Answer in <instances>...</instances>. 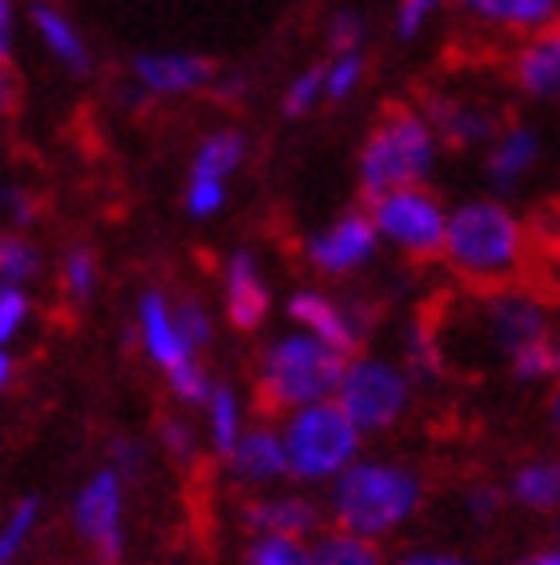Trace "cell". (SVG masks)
Wrapping results in <instances>:
<instances>
[{"label": "cell", "mask_w": 560, "mask_h": 565, "mask_svg": "<svg viewBox=\"0 0 560 565\" xmlns=\"http://www.w3.org/2000/svg\"><path fill=\"white\" fill-rule=\"evenodd\" d=\"M441 257L464 285L488 294V289H513L525 281L532 245H528L525 221L505 201L476 196L449 209Z\"/></svg>", "instance_id": "obj_1"}, {"label": "cell", "mask_w": 560, "mask_h": 565, "mask_svg": "<svg viewBox=\"0 0 560 565\" xmlns=\"http://www.w3.org/2000/svg\"><path fill=\"white\" fill-rule=\"evenodd\" d=\"M424 493H429L424 478L412 466L385 461V457H377V461L356 457L353 466L341 469L329 486V518L336 530L380 542L417 518Z\"/></svg>", "instance_id": "obj_2"}, {"label": "cell", "mask_w": 560, "mask_h": 565, "mask_svg": "<svg viewBox=\"0 0 560 565\" xmlns=\"http://www.w3.org/2000/svg\"><path fill=\"white\" fill-rule=\"evenodd\" d=\"M348 358L316 341L313 333H284L269 341L257 358V405L260 414H292L313 402H329Z\"/></svg>", "instance_id": "obj_3"}, {"label": "cell", "mask_w": 560, "mask_h": 565, "mask_svg": "<svg viewBox=\"0 0 560 565\" xmlns=\"http://www.w3.org/2000/svg\"><path fill=\"white\" fill-rule=\"evenodd\" d=\"M432 164H437V132L424 120V113L392 105L380 113V120L356 152V185L365 201H373L392 189L424 185Z\"/></svg>", "instance_id": "obj_4"}, {"label": "cell", "mask_w": 560, "mask_h": 565, "mask_svg": "<svg viewBox=\"0 0 560 565\" xmlns=\"http://www.w3.org/2000/svg\"><path fill=\"white\" fill-rule=\"evenodd\" d=\"M360 437L365 434L348 422V414L333 397L304 405V409H292L284 417V425H280L289 478L304 481V486L333 481L341 469H348L360 457Z\"/></svg>", "instance_id": "obj_5"}, {"label": "cell", "mask_w": 560, "mask_h": 565, "mask_svg": "<svg viewBox=\"0 0 560 565\" xmlns=\"http://www.w3.org/2000/svg\"><path fill=\"white\" fill-rule=\"evenodd\" d=\"M333 402L345 409L360 434H385L409 414L412 377L385 358H348Z\"/></svg>", "instance_id": "obj_6"}, {"label": "cell", "mask_w": 560, "mask_h": 565, "mask_svg": "<svg viewBox=\"0 0 560 565\" xmlns=\"http://www.w3.org/2000/svg\"><path fill=\"white\" fill-rule=\"evenodd\" d=\"M368 217L377 225V237L388 241L409 262H432L444 249V225L449 209L437 201L424 185L392 189L385 196L368 201Z\"/></svg>", "instance_id": "obj_7"}, {"label": "cell", "mask_w": 560, "mask_h": 565, "mask_svg": "<svg viewBox=\"0 0 560 565\" xmlns=\"http://www.w3.org/2000/svg\"><path fill=\"white\" fill-rule=\"evenodd\" d=\"M473 326L481 329V338H485V353L500 358L505 365H508V358H517L520 349L540 345V341H549V333H552L549 309H545V301H537V294L525 289V285L488 289V294L481 297V305H476Z\"/></svg>", "instance_id": "obj_8"}, {"label": "cell", "mask_w": 560, "mask_h": 565, "mask_svg": "<svg viewBox=\"0 0 560 565\" xmlns=\"http://www.w3.org/2000/svg\"><path fill=\"white\" fill-rule=\"evenodd\" d=\"M125 505H129V481L112 466H100L80 481L73 498V530L85 542V550L100 562H117L125 554Z\"/></svg>", "instance_id": "obj_9"}, {"label": "cell", "mask_w": 560, "mask_h": 565, "mask_svg": "<svg viewBox=\"0 0 560 565\" xmlns=\"http://www.w3.org/2000/svg\"><path fill=\"white\" fill-rule=\"evenodd\" d=\"M377 245L380 237L368 209H345L341 217H333L321 233L304 241V262L321 277H353L356 269H365L373 262Z\"/></svg>", "instance_id": "obj_10"}, {"label": "cell", "mask_w": 560, "mask_h": 565, "mask_svg": "<svg viewBox=\"0 0 560 565\" xmlns=\"http://www.w3.org/2000/svg\"><path fill=\"white\" fill-rule=\"evenodd\" d=\"M132 321H137L140 353L161 370L164 381H173L176 373L201 365V353H196V349L181 338V329H176L173 297L164 294V289H144V294L137 297Z\"/></svg>", "instance_id": "obj_11"}, {"label": "cell", "mask_w": 560, "mask_h": 565, "mask_svg": "<svg viewBox=\"0 0 560 565\" xmlns=\"http://www.w3.org/2000/svg\"><path fill=\"white\" fill-rule=\"evenodd\" d=\"M129 76L140 97H193L201 88H213L216 65L205 53L152 49V53L132 56Z\"/></svg>", "instance_id": "obj_12"}, {"label": "cell", "mask_w": 560, "mask_h": 565, "mask_svg": "<svg viewBox=\"0 0 560 565\" xmlns=\"http://www.w3.org/2000/svg\"><path fill=\"white\" fill-rule=\"evenodd\" d=\"M272 309V294L269 281L260 273V262L252 249H237L228 253L225 262V317L228 326L237 333H252L269 321Z\"/></svg>", "instance_id": "obj_13"}, {"label": "cell", "mask_w": 560, "mask_h": 565, "mask_svg": "<svg viewBox=\"0 0 560 565\" xmlns=\"http://www.w3.org/2000/svg\"><path fill=\"white\" fill-rule=\"evenodd\" d=\"M508 81L532 100H560V17L528 33L508 61Z\"/></svg>", "instance_id": "obj_14"}, {"label": "cell", "mask_w": 560, "mask_h": 565, "mask_svg": "<svg viewBox=\"0 0 560 565\" xmlns=\"http://www.w3.org/2000/svg\"><path fill=\"white\" fill-rule=\"evenodd\" d=\"M24 21H29V29H33L44 53L56 61V68H65L73 76H85L93 68V49H88L80 24L56 0H33L24 9Z\"/></svg>", "instance_id": "obj_15"}, {"label": "cell", "mask_w": 560, "mask_h": 565, "mask_svg": "<svg viewBox=\"0 0 560 565\" xmlns=\"http://www.w3.org/2000/svg\"><path fill=\"white\" fill-rule=\"evenodd\" d=\"M540 152H545L540 132L532 125H525V120H513L508 129H496L493 141H488L485 181L496 193H517L520 181L540 164Z\"/></svg>", "instance_id": "obj_16"}, {"label": "cell", "mask_w": 560, "mask_h": 565, "mask_svg": "<svg viewBox=\"0 0 560 565\" xmlns=\"http://www.w3.org/2000/svg\"><path fill=\"white\" fill-rule=\"evenodd\" d=\"M240 522L252 530V537H313L324 525V510L301 493H272L252 498L240 513Z\"/></svg>", "instance_id": "obj_17"}, {"label": "cell", "mask_w": 560, "mask_h": 565, "mask_svg": "<svg viewBox=\"0 0 560 565\" xmlns=\"http://www.w3.org/2000/svg\"><path fill=\"white\" fill-rule=\"evenodd\" d=\"M420 113H424V120L432 125V132L456 152L488 145L496 132V120L488 117L481 105H473V100H464V97H449V93H429L424 105H420Z\"/></svg>", "instance_id": "obj_18"}, {"label": "cell", "mask_w": 560, "mask_h": 565, "mask_svg": "<svg viewBox=\"0 0 560 565\" xmlns=\"http://www.w3.org/2000/svg\"><path fill=\"white\" fill-rule=\"evenodd\" d=\"M289 317L297 321V329L313 333L316 341H324L329 349L345 353V358H356L360 349V333H356L353 317H348L345 305H336L333 297L316 294V289H304V294L289 297Z\"/></svg>", "instance_id": "obj_19"}, {"label": "cell", "mask_w": 560, "mask_h": 565, "mask_svg": "<svg viewBox=\"0 0 560 565\" xmlns=\"http://www.w3.org/2000/svg\"><path fill=\"white\" fill-rule=\"evenodd\" d=\"M225 466L240 486H272V481L289 478L280 429H272V425H252V429H245L240 441L233 446V454L225 457Z\"/></svg>", "instance_id": "obj_20"}, {"label": "cell", "mask_w": 560, "mask_h": 565, "mask_svg": "<svg viewBox=\"0 0 560 565\" xmlns=\"http://www.w3.org/2000/svg\"><path fill=\"white\" fill-rule=\"evenodd\" d=\"M453 4L464 17L505 33H537L560 17V0H453Z\"/></svg>", "instance_id": "obj_21"}, {"label": "cell", "mask_w": 560, "mask_h": 565, "mask_svg": "<svg viewBox=\"0 0 560 565\" xmlns=\"http://www.w3.org/2000/svg\"><path fill=\"white\" fill-rule=\"evenodd\" d=\"M508 498L528 513L560 510V457H528L508 473Z\"/></svg>", "instance_id": "obj_22"}, {"label": "cell", "mask_w": 560, "mask_h": 565, "mask_svg": "<svg viewBox=\"0 0 560 565\" xmlns=\"http://www.w3.org/2000/svg\"><path fill=\"white\" fill-rule=\"evenodd\" d=\"M248 141L237 129H216L193 149V164H189V181H208V185H228V177L245 164Z\"/></svg>", "instance_id": "obj_23"}, {"label": "cell", "mask_w": 560, "mask_h": 565, "mask_svg": "<svg viewBox=\"0 0 560 565\" xmlns=\"http://www.w3.org/2000/svg\"><path fill=\"white\" fill-rule=\"evenodd\" d=\"M44 269H49V257H44L41 241L29 228L0 225V281L33 289L44 277Z\"/></svg>", "instance_id": "obj_24"}, {"label": "cell", "mask_w": 560, "mask_h": 565, "mask_svg": "<svg viewBox=\"0 0 560 565\" xmlns=\"http://www.w3.org/2000/svg\"><path fill=\"white\" fill-rule=\"evenodd\" d=\"M205 425H208V449H213L220 461L233 454V446L245 434V409H240V397L233 385H220L216 381L213 393L205 402Z\"/></svg>", "instance_id": "obj_25"}, {"label": "cell", "mask_w": 560, "mask_h": 565, "mask_svg": "<svg viewBox=\"0 0 560 565\" xmlns=\"http://www.w3.org/2000/svg\"><path fill=\"white\" fill-rule=\"evenodd\" d=\"M44 522V501L41 498H17L9 510L0 513V565H17L29 545L36 542Z\"/></svg>", "instance_id": "obj_26"}, {"label": "cell", "mask_w": 560, "mask_h": 565, "mask_svg": "<svg viewBox=\"0 0 560 565\" xmlns=\"http://www.w3.org/2000/svg\"><path fill=\"white\" fill-rule=\"evenodd\" d=\"M56 289L68 305H88L100 289V257L88 245H68L56 262Z\"/></svg>", "instance_id": "obj_27"}, {"label": "cell", "mask_w": 560, "mask_h": 565, "mask_svg": "<svg viewBox=\"0 0 560 565\" xmlns=\"http://www.w3.org/2000/svg\"><path fill=\"white\" fill-rule=\"evenodd\" d=\"M313 565H385V554L373 537L348 530H321L313 545Z\"/></svg>", "instance_id": "obj_28"}, {"label": "cell", "mask_w": 560, "mask_h": 565, "mask_svg": "<svg viewBox=\"0 0 560 565\" xmlns=\"http://www.w3.org/2000/svg\"><path fill=\"white\" fill-rule=\"evenodd\" d=\"M405 361H409V377H441L449 370V358H444L441 345V329L437 321H412L405 329Z\"/></svg>", "instance_id": "obj_29"}, {"label": "cell", "mask_w": 560, "mask_h": 565, "mask_svg": "<svg viewBox=\"0 0 560 565\" xmlns=\"http://www.w3.org/2000/svg\"><path fill=\"white\" fill-rule=\"evenodd\" d=\"M36 301L24 285L0 281V349H17V341L33 329Z\"/></svg>", "instance_id": "obj_30"}, {"label": "cell", "mask_w": 560, "mask_h": 565, "mask_svg": "<svg viewBox=\"0 0 560 565\" xmlns=\"http://www.w3.org/2000/svg\"><path fill=\"white\" fill-rule=\"evenodd\" d=\"M245 565H313V545L301 537H257L248 545Z\"/></svg>", "instance_id": "obj_31"}, {"label": "cell", "mask_w": 560, "mask_h": 565, "mask_svg": "<svg viewBox=\"0 0 560 565\" xmlns=\"http://www.w3.org/2000/svg\"><path fill=\"white\" fill-rule=\"evenodd\" d=\"M324 68V100H333V105H341V100H348L360 88V81H365V56L360 53H336Z\"/></svg>", "instance_id": "obj_32"}, {"label": "cell", "mask_w": 560, "mask_h": 565, "mask_svg": "<svg viewBox=\"0 0 560 565\" xmlns=\"http://www.w3.org/2000/svg\"><path fill=\"white\" fill-rule=\"evenodd\" d=\"M324 100V68H304L301 76H292V85L284 88V97H280V113L289 120H301L316 109Z\"/></svg>", "instance_id": "obj_33"}, {"label": "cell", "mask_w": 560, "mask_h": 565, "mask_svg": "<svg viewBox=\"0 0 560 565\" xmlns=\"http://www.w3.org/2000/svg\"><path fill=\"white\" fill-rule=\"evenodd\" d=\"M173 313H176V329H181V338L189 341L196 353L213 345L216 326H213V313H208L205 301H196V297H181V301H173Z\"/></svg>", "instance_id": "obj_34"}, {"label": "cell", "mask_w": 560, "mask_h": 565, "mask_svg": "<svg viewBox=\"0 0 560 565\" xmlns=\"http://www.w3.org/2000/svg\"><path fill=\"white\" fill-rule=\"evenodd\" d=\"M157 441H161L164 454L173 457V461H181V466H193L196 454H201V434H196L193 422H184V417H161Z\"/></svg>", "instance_id": "obj_35"}, {"label": "cell", "mask_w": 560, "mask_h": 565, "mask_svg": "<svg viewBox=\"0 0 560 565\" xmlns=\"http://www.w3.org/2000/svg\"><path fill=\"white\" fill-rule=\"evenodd\" d=\"M324 41L329 49L336 53H360V44H365V17L353 9H341L329 17V29H324Z\"/></svg>", "instance_id": "obj_36"}, {"label": "cell", "mask_w": 560, "mask_h": 565, "mask_svg": "<svg viewBox=\"0 0 560 565\" xmlns=\"http://www.w3.org/2000/svg\"><path fill=\"white\" fill-rule=\"evenodd\" d=\"M505 498L508 493L493 481H473L469 490H464V513L473 518V525H488L496 513L505 510Z\"/></svg>", "instance_id": "obj_37"}, {"label": "cell", "mask_w": 560, "mask_h": 565, "mask_svg": "<svg viewBox=\"0 0 560 565\" xmlns=\"http://www.w3.org/2000/svg\"><path fill=\"white\" fill-rule=\"evenodd\" d=\"M508 373H513L520 385H532V381H552L549 341H540V345H528V349H520L517 358H508Z\"/></svg>", "instance_id": "obj_38"}, {"label": "cell", "mask_w": 560, "mask_h": 565, "mask_svg": "<svg viewBox=\"0 0 560 565\" xmlns=\"http://www.w3.org/2000/svg\"><path fill=\"white\" fill-rule=\"evenodd\" d=\"M444 0H397V17H392V29H397L400 41H412V36L424 33V24L437 17Z\"/></svg>", "instance_id": "obj_39"}, {"label": "cell", "mask_w": 560, "mask_h": 565, "mask_svg": "<svg viewBox=\"0 0 560 565\" xmlns=\"http://www.w3.org/2000/svg\"><path fill=\"white\" fill-rule=\"evenodd\" d=\"M0 217L9 221V225H17V228H33L36 221H41V196H36L33 189L12 185L9 189V201H4V213H0Z\"/></svg>", "instance_id": "obj_40"}, {"label": "cell", "mask_w": 560, "mask_h": 565, "mask_svg": "<svg viewBox=\"0 0 560 565\" xmlns=\"http://www.w3.org/2000/svg\"><path fill=\"white\" fill-rule=\"evenodd\" d=\"M17 41H21V0H0V61L12 65Z\"/></svg>", "instance_id": "obj_41"}, {"label": "cell", "mask_w": 560, "mask_h": 565, "mask_svg": "<svg viewBox=\"0 0 560 565\" xmlns=\"http://www.w3.org/2000/svg\"><path fill=\"white\" fill-rule=\"evenodd\" d=\"M108 466L117 469L120 478L129 481L140 473V466H144V449H140V441H129V437H120V441H112V461Z\"/></svg>", "instance_id": "obj_42"}, {"label": "cell", "mask_w": 560, "mask_h": 565, "mask_svg": "<svg viewBox=\"0 0 560 565\" xmlns=\"http://www.w3.org/2000/svg\"><path fill=\"white\" fill-rule=\"evenodd\" d=\"M21 109V76L9 61H0V120H9Z\"/></svg>", "instance_id": "obj_43"}, {"label": "cell", "mask_w": 560, "mask_h": 565, "mask_svg": "<svg viewBox=\"0 0 560 565\" xmlns=\"http://www.w3.org/2000/svg\"><path fill=\"white\" fill-rule=\"evenodd\" d=\"M248 88H252V81H248L245 73H220V68H216L213 93L220 100H228V105H233V100H245Z\"/></svg>", "instance_id": "obj_44"}, {"label": "cell", "mask_w": 560, "mask_h": 565, "mask_svg": "<svg viewBox=\"0 0 560 565\" xmlns=\"http://www.w3.org/2000/svg\"><path fill=\"white\" fill-rule=\"evenodd\" d=\"M392 565H473L461 554H444V550H412V554L397 557Z\"/></svg>", "instance_id": "obj_45"}, {"label": "cell", "mask_w": 560, "mask_h": 565, "mask_svg": "<svg viewBox=\"0 0 560 565\" xmlns=\"http://www.w3.org/2000/svg\"><path fill=\"white\" fill-rule=\"evenodd\" d=\"M21 377V358H17V349H0V397L17 385Z\"/></svg>", "instance_id": "obj_46"}, {"label": "cell", "mask_w": 560, "mask_h": 565, "mask_svg": "<svg viewBox=\"0 0 560 565\" xmlns=\"http://www.w3.org/2000/svg\"><path fill=\"white\" fill-rule=\"evenodd\" d=\"M517 565H560V537H557V545H549V550H537V554L520 557Z\"/></svg>", "instance_id": "obj_47"}, {"label": "cell", "mask_w": 560, "mask_h": 565, "mask_svg": "<svg viewBox=\"0 0 560 565\" xmlns=\"http://www.w3.org/2000/svg\"><path fill=\"white\" fill-rule=\"evenodd\" d=\"M545 414H549V429L552 437L560 441V381H557V390L549 393V405H545Z\"/></svg>", "instance_id": "obj_48"}, {"label": "cell", "mask_w": 560, "mask_h": 565, "mask_svg": "<svg viewBox=\"0 0 560 565\" xmlns=\"http://www.w3.org/2000/svg\"><path fill=\"white\" fill-rule=\"evenodd\" d=\"M549 353H552V377L560 381V329L549 333Z\"/></svg>", "instance_id": "obj_49"}, {"label": "cell", "mask_w": 560, "mask_h": 565, "mask_svg": "<svg viewBox=\"0 0 560 565\" xmlns=\"http://www.w3.org/2000/svg\"><path fill=\"white\" fill-rule=\"evenodd\" d=\"M9 189H12V181L4 177V169H0V213H4V201H9Z\"/></svg>", "instance_id": "obj_50"}, {"label": "cell", "mask_w": 560, "mask_h": 565, "mask_svg": "<svg viewBox=\"0 0 560 565\" xmlns=\"http://www.w3.org/2000/svg\"><path fill=\"white\" fill-rule=\"evenodd\" d=\"M100 565H117V562H100Z\"/></svg>", "instance_id": "obj_51"}]
</instances>
